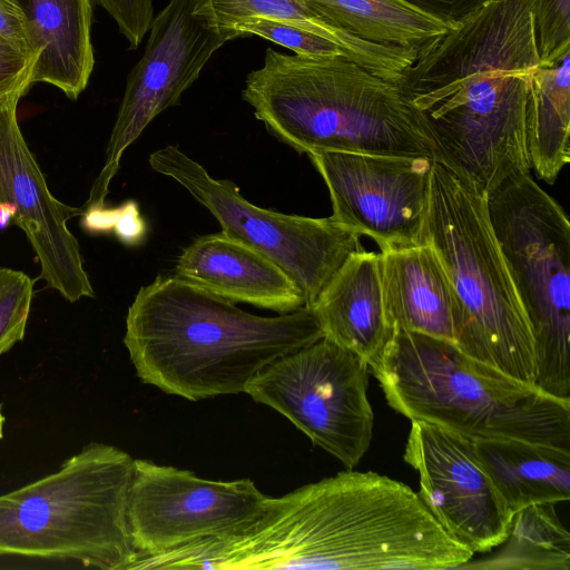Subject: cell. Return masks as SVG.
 Here are the masks:
<instances>
[{"label": "cell", "mask_w": 570, "mask_h": 570, "mask_svg": "<svg viewBox=\"0 0 570 570\" xmlns=\"http://www.w3.org/2000/svg\"><path fill=\"white\" fill-rule=\"evenodd\" d=\"M389 405L472 440L515 439L570 451V400L469 357L452 342L395 330L370 366Z\"/></svg>", "instance_id": "277c9868"}, {"label": "cell", "mask_w": 570, "mask_h": 570, "mask_svg": "<svg viewBox=\"0 0 570 570\" xmlns=\"http://www.w3.org/2000/svg\"><path fill=\"white\" fill-rule=\"evenodd\" d=\"M20 98L0 107V203L14 208L12 222L26 234L40 263V278L73 303L94 297L78 240L67 227L80 216L50 193L18 122Z\"/></svg>", "instance_id": "5bb4252c"}, {"label": "cell", "mask_w": 570, "mask_h": 570, "mask_svg": "<svg viewBox=\"0 0 570 570\" xmlns=\"http://www.w3.org/2000/svg\"><path fill=\"white\" fill-rule=\"evenodd\" d=\"M213 3L220 21L230 29L255 19L293 26L330 40L348 60L393 82L401 79L416 58L415 49L379 45L353 36L328 22L304 0H213Z\"/></svg>", "instance_id": "ffe728a7"}, {"label": "cell", "mask_w": 570, "mask_h": 570, "mask_svg": "<svg viewBox=\"0 0 570 570\" xmlns=\"http://www.w3.org/2000/svg\"><path fill=\"white\" fill-rule=\"evenodd\" d=\"M240 37L257 36L305 57H345L342 49L327 39L285 23L255 19L237 23ZM346 58V57H345Z\"/></svg>", "instance_id": "484cf974"}, {"label": "cell", "mask_w": 570, "mask_h": 570, "mask_svg": "<svg viewBox=\"0 0 570 570\" xmlns=\"http://www.w3.org/2000/svg\"><path fill=\"white\" fill-rule=\"evenodd\" d=\"M29 47L37 56L32 82L77 99L91 77V0H22Z\"/></svg>", "instance_id": "ac0fdd59"}, {"label": "cell", "mask_w": 570, "mask_h": 570, "mask_svg": "<svg viewBox=\"0 0 570 570\" xmlns=\"http://www.w3.org/2000/svg\"><path fill=\"white\" fill-rule=\"evenodd\" d=\"M14 208L8 203H0V229H3L13 219Z\"/></svg>", "instance_id": "d6a6232c"}, {"label": "cell", "mask_w": 570, "mask_h": 570, "mask_svg": "<svg viewBox=\"0 0 570 570\" xmlns=\"http://www.w3.org/2000/svg\"><path fill=\"white\" fill-rule=\"evenodd\" d=\"M404 460L420 476L419 495L440 525L475 552H491L513 519L474 441L426 421H411Z\"/></svg>", "instance_id": "4fadbf2b"}, {"label": "cell", "mask_w": 570, "mask_h": 570, "mask_svg": "<svg viewBox=\"0 0 570 570\" xmlns=\"http://www.w3.org/2000/svg\"><path fill=\"white\" fill-rule=\"evenodd\" d=\"M134 463L114 445L89 443L56 472L0 495V557L130 570L138 556L127 518Z\"/></svg>", "instance_id": "8992f818"}, {"label": "cell", "mask_w": 570, "mask_h": 570, "mask_svg": "<svg viewBox=\"0 0 570 570\" xmlns=\"http://www.w3.org/2000/svg\"><path fill=\"white\" fill-rule=\"evenodd\" d=\"M33 296V281L23 272L0 268V356L22 341Z\"/></svg>", "instance_id": "cb8c5ba5"}, {"label": "cell", "mask_w": 570, "mask_h": 570, "mask_svg": "<svg viewBox=\"0 0 570 570\" xmlns=\"http://www.w3.org/2000/svg\"><path fill=\"white\" fill-rule=\"evenodd\" d=\"M112 232L126 246H137L145 240L147 225L136 202L128 200L120 205V213Z\"/></svg>", "instance_id": "f546056e"}, {"label": "cell", "mask_w": 570, "mask_h": 570, "mask_svg": "<svg viewBox=\"0 0 570 570\" xmlns=\"http://www.w3.org/2000/svg\"><path fill=\"white\" fill-rule=\"evenodd\" d=\"M426 243L455 294L456 347L471 358L532 384L534 342L488 213L487 194L433 161Z\"/></svg>", "instance_id": "5b68a950"}, {"label": "cell", "mask_w": 570, "mask_h": 570, "mask_svg": "<svg viewBox=\"0 0 570 570\" xmlns=\"http://www.w3.org/2000/svg\"><path fill=\"white\" fill-rule=\"evenodd\" d=\"M473 556L409 485L353 469L266 497L255 518L214 542L220 570H445Z\"/></svg>", "instance_id": "6da1fadb"}, {"label": "cell", "mask_w": 570, "mask_h": 570, "mask_svg": "<svg viewBox=\"0 0 570 570\" xmlns=\"http://www.w3.org/2000/svg\"><path fill=\"white\" fill-rule=\"evenodd\" d=\"M416 11L431 17L449 29L475 13L489 0H401Z\"/></svg>", "instance_id": "f1b7e54d"}, {"label": "cell", "mask_w": 570, "mask_h": 570, "mask_svg": "<svg viewBox=\"0 0 570 570\" xmlns=\"http://www.w3.org/2000/svg\"><path fill=\"white\" fill-rule=\"evenodd\" d=\"M174 272L235 304L278 314L306 306L303 292L283 268L222 232L194 239L177 257Z\"/></svg>", "instance_id": "9a60e30c"}, {"label": "cell", "mask_w": 570, "mask_h": 570, "mask_svg": "<svg viewBox=\"0 0 570 570\" xmlns=\"http://www.w3.org/2000/svg\"><path fill=\"white\" fill-rule=\"evenodd\" d=\"M0 35L32 52L28 41L22 0H0Z\"/></svg>", "instance_id": "4dcf8cb0"}, {"label": "cell", "mask_w": 570, "mask_h": 570, "mask_svg": "<svg viewBox=\"0 0 570 570\" xmlns=\"http://www.w3.org/2000/svg\"><path fill=\"white\" fill-rule=\"evenodd\" d=\"M36 61V55L0 35V107L28 92Z\"/></svg>", "instance_id": "4316f807"}, {"label": "cell", "mask_w": 570, "mask_h": 570, "mask_svg": "<svg viewBox=\"0 0 570 570\" xmlns=\"http://www.w3.org/2000/svg\"><path fill=\"white\" fill-rule=\"evenodd\" d=\"M307 156L328 189L336 223L371 237L380 250L426 244L434 160L344 151Z\"/></svg>", "instance_id": "7c38bea8"}, {"label": "cell", "mask_w": 570, "mask_h": 570, "mask_svg": "<svg viewBox=\"0 0 570 570\" xmlns=\"http://www.w3.org/2000/svg\"><path fill=\"white\" fill-rule=\"evenodd\" d=\"M353 36L379 45L425 49L449 28L401 0H304Z\"/></svg>", "instance_id": "7402d4cb"}, {"label": "cell", "mask_w": 570, "mask_h": 570, "mask_svg": "<svg viewBox=\"0 0 570 570\" xmlns=\"http://www.w3.org/2000/svg\"><path fill=\"white\" fill-rule=\"evenodd\" d=\"M266 497L250 479L214 481L135 459L127 518L137 558L237 529L257 515Z\"/></svg>", "instance_id": "8fae6325"}, {"label": "cell", "mask_w": 570, "mask_h": 570, "mask_svg": "<svg viewBox=\"0 0 570 570\" xmlns=\"http://www.w3.org/2000/svg\"><path fill=\"white\" fill-rule=\"evenodd\" d=\"M119 213L120 206L114 208L106 205L90 207L81 212L80 225L90 234L108 233L114 229Z\"/></svg>", "instance_id": "1f68e13d"}, {"label": "cell", "mask_w": 570, "mask_h": 570, "mask_svg": "<svg viewBox=\"0 0 570 570\" xmlns=\"http://www.w3.org/2000/svg\"><path fill=\"white\" fill-rule=\"evenodd\" d=\"M385 315L391 327L454 343L459 306L452 284L426 243L380 250Z\"/></svg>", "instance_id": "2e32d148"}, {"label": "cell", "mask_w": 570, "mask_h": 570, "mask_svg": "<svg viewBox=\"0 0 570 570\" xmlns=\"http://www.w3.org/2000/svg\"><path fill=\"white\" fill-rule=\"evenodd\" d=\"M500 244L530 324L533 385L570 400V223L562 207L530 176L507 178L487 195Z\"/></svg>", "instance_id": "52a82bcc"}, {"label": "cell", "mask_w": 570, "mask_h": 570, "mask_svg": "<svg viewBox=\"0 0 570 570\" xmlns=\"http://www.w3.org/2000/svg\"><path fill=\"white\" fill-rule=\"evenodd\" d=\"M148 32L145 51L127 78L105 164L81 212L106 205L125 150L159 114L179 104L219 48L240 38L220 21L213 0H169Z\"/></svg>", "instance_id": "30bf717a"}, {"label": "cell", "mask_w": 570, "mask_h": 570, "mask_svg": "<svg viewBox=\"0 0 570 570\" xmlns=\"http://www.w3.org/2000/svg\"><path fill=\"white\" fill-rule=\"evenodd\" d=\"M534 30L540 67L560 61L570 52V0H537Z\"/></svg>", "instance_id": "d4e9b609"}, {"label": "cell", "mask_w": 570, "mask_h": 570, "mask_svg": "<svg viewBox=\"0 0 570 570\" xmlns=\"http://www.w3.org/2000/svg\"><path fill=\"white\" fill-rule=\"evenodd\" d=\"M323 335L371 366L393 336L386 320L379 253H352L312 306Z\"/></svg>", "instance_id": "e0dca14e"}, {"label": "cell", "mask_w": 570, "mask_h": 570, "mask_svg": "<svg viewBox=\"0 0 570 570\" xmlns=\"http://www.w3.org/2000/svg\"><path fill=\"white\" fill-rule=\"evenodd\" d=\"M116 22L130 49H137L155 17L153 0H94Z\"/></svg>", "instance_id": "83f0119b"}, {"label": "cell", "mask_w": 570, "mask_h": 570, "mask_svg": "<svg viewBox=\"0 0 570 570\" xmlns=\"http://www.w3.org/2000/svg\"><path fill=\"white\" fill-rule=\"evenodd\" d=\"M570 52L552 66L539 67L531 79L527 141L531 168L553 184L570 159Z\"/></svg>", "instance_id": "44dd1931"}, {"label": "cell", "mask_w": 570, "mask_h": 570, "mask_svg": "<svg viewBox=\"0 0 570 570\" xmlns=\"http://www.w3.org/2000/svg\"><path fill=\"white\" fill-rule=\"evenodd\" d=\"M497 490L514 514L570 499V451L515 439L473 440Z\"/></svg>", "instance_id": "d6986e66"}, {"label": "cell", "mask_w": 570, "mask_h": 570, "mask_svg": "<svg viewBox=\"0 0 570 570\" xmlns=\"http://www.w3.org/2000/svg\"><path fill=\"white\" fill-rule=\"evenodd\" d=\"M323 336L308 306L259 316L176 275H158L128 307L124 344L141 382L199 401L244 393L271 363Z\"/></svg>", "instance_id": "7a4b0ae2"}, {"label": "cell", "mask_w": 570, "mask_h": 570, "mask_svg": "<svg viewBox=\"0 0 570 570\" xmlns=\"http://www.w3.org/2000/svg\"><path fill=\"white\" fill-rule=\"evenodd\" d=\"M242 98L274 138L299 154L436 161L429 125L397 83L343 56L305 57L268 47L262 66L246 76Z\"/></svg>", "instance_id": "3957f363"}, {"label": "cell", "mask_w": 570, "mask_h": 570, "mask_svg": "<svg viewBox=\"0 0 570 570\" xmlns=\"http://www.w3.org/2000/svg\"><path fill=\"white\" fill-rule=\"evenodd\" d=\"M148 164L205 206L222 233L283 268L303 292L306 306H312L352 253L364 250L361 235L331 217L288 215L252 204L233 181L214 178L177 146L153 151Z\"/></svg>", "instance_id": "ba28073f"}, {"label": "cell", "mask_w": 570, "mask_h": 570, "mask_svg": "<svg viewBox=\"0 0 570 570\" xmlns=\"http://www.w3.org/2000/svg\"><path fill=\"white\" fill-rule=\"evenodd\" d=\"M3 425H4V415L2 413L1 405H0V440L3 436Z\"/></svg>", "instance_id": "836d02e7"}, {"label": "cell", "mask_w": 570, "mask_h": 570, "mask_svg": "<svg viewBox=\"0 0 570 570\" xmlns=\"http://www.w3.org/2000/svg\"><path fill=\"white\" fill-rule=\"evenodd\" d=\"M368 370L360 355L323 336L271 363L244 393L284 415L346 469H354L373 436Z\"/></svg>", "instance_id": "9c48e42d"}, {"label": "cell", "mask_w": 570, "mask_h": 570, "mask_svg": "<svg viewBox=\"0 0 570 570\" xmlns=\"http://www.w3.org/2000/svg\"><path fill=\"white\" fill-rule=\"evenodd\" d=\"M553 505L532 504L515 512L499 551L459 569L570 570V534Z\"/></svg>", "instance_id": "603a6c76"}]
</instances>
